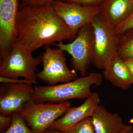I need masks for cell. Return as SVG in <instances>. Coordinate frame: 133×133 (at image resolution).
Listing matches in <instances>:
<instances>
[{
  "label": "cell",
  "instance_id": "cell-1",
  "mask_svg": "<svg viewBox=\"0 0 133 133\" xmlns=\"http://www.w3.org/2000/svg\"><path fill=\"white\" fill-rule=\"evenodd\" d=\"M15 36L16 40L32 52L75 36L51 4L22 7L17 19Z\"/></svg>",
  "mask_w": 133,
  "mask_h": 133
},
{
  "label": "cell",
  "instance_id": "cell-2",
  "mask_svg": "<svg viewBox=\"0 0 133 133\" xmlns=\"http://www.w3.org/2000/svg\"><path fill=\"white\" fill-rule=\"evenodd\" d=\"M103 76L92 72L74 80L57 85L36 86L34 87L32 98L38 102L60 103L72 99L87 98L92 92L91 87L98 86Z\"/></svg>",
  "mask_w": 133,
  "mask_h": 133
},
{
  "label": "cell",
  "instance_id": "cell-3",
  "mask_svg": "<svg viewBox=\"0 0 133 133\" xmlns=\"http://www.w3.org/2000/svg\"><path fill=\"white\" fill-rule=\"evenodd\" d=\"M32 52L16 40L9 53L1 59L0 76L6 77H22L37 82L36 69L42 63L41 57L35 58Z\"/></svg>",
  "mask_w": 133,
  "mask_h": 133
},
{
  "label": "cell",
  "instance_id": "cell-4",
  "mask_svg": "<svg viewBox=\"0 0 133 133\" xmlns=\"http://www.w3.org/2000/svg\"><path fill=\"white\" fill-rule=\"evenodd\" d=\"M69 102L56 104L38 102L32 99L18 112L34 133H42L50 128L70 108Z\"/></svg>",
  "mask_w": 133,
  "mask_h": 133
},
{
  "label": "cell",
  "instance_id": "cell-5",
  "mask_svg": "<svg viewBox=\"0 0 133 133\" xmlns=\"http://www.w3.org/2000/svg\"><path fill=\"white\" fill-rule=\"evenodd\" d=\"M77 35L71 43L60 42L54 44L71 55L73 70L85 76L91 63L93 50L94 31L91 22L82 27Z\"/></svg>",
  "mask_w": 133,
  "mask_h": 133
},
{
  "label": "cell",
  "instance_id": "cell-6",
  "mask_svg": "<svg viewBox=\"0 0 133 133\" xmlns=\"http://www.w3.org/2000/svg\"><path fill=\"white\" fill-rule=\"evenodd\" d=\"M65 52L59 48L46 46L41 56L43 70L36 74L37 78L50 85L67 83L77 78V72L70 70L66 64Z\"/></svg>",
  "mask_w": 133,
  "mask_h": 133
},
{
  "label": "cell",
  "instance_id": "cell-7",
  "mask_svg": "<svg viewBox=\"0 0 133 133\" xmlns=\"http://www.w3.org/2000/svg\"><path fill=\"white\" fill-rule=\"evenodd\" d=\"M94 31L93 50L91 63L103 70L108 59L116 51L118 35L99 13L91 22Z\"/></svg>",
  "mask_w": 133,
  "mask_h": 133
},
{
  "label": "cell",
  "instance_id": "cell-8",
  "mask_svg": "<svg viewBox=\"0 0 133 133\" xmlns=\"http://www.w3.org/2000/svg\"><path fill=\"white\" fill-rule=\"evenodd\" d=\"M51 4L75 35L99 13L98 6H84L62 0L55 1Z\"/></svg>",
  "mask_w": 133,
  "mask_h": 133
},
{
  "label": "cell",
  "instance_id": "cell-9",
  "mask_svg": "<svg viewBox=\"0 0 133 133\" xmlns=\"http://www.w3.org/2000/svg\"><path fill=\"white\" fill-rule=\"evenodd\" d=\"M20 0H0L1 59L8 55L16 41L15 28Z\"/></svg>",
  "mask_w": 133,
  "mask_h": 133
},
{
  "label": "cell",
  "instance_id": "cell-10",
  "mask_svg": "<svg viewBox=\"0 0 133 133\" xmlns=\"http://www.w3.org/2000/svg\"><path fill=\"white\" fill-rule=\"evenodd\" d=\"M31 84H3L1 86V114L10 115L19 112L32 99L34 88Z\"/></svg>",
  "mask_w": 133,
  "mask_h": 133
},
{
  "label": "cell",
  "instance_id": "cell-11",
  "mask_svg": "<svg viewBox=\"0 0 133 133\" xmlns=\"http://www.w3.org/2000/svg\"><path fill=\"white\" fill-rule=\"evenodd\" d=\"M100 101L99 94L97 92H92L81 105L77 107L70 108L49 129L57 131H64L85 119L91 117L99 105Z\"/></svg>",
  "mask_w": 133,
  "mask_h": 133
},
{
  "label": "cell",
  "instance_id": "cell-12",
  "mask_svg": "<svg viewBox=\"0 0 133 133\" xmlns=\"http://www.w3.org/2000/svg\"><path fill=\"white\" fill-rule=\"evenodd\" d=\"M102 70L104 78L114 86L125 90L133 84L125 61L119 56L116 51L108 59Z\"/></svg>",
  "mask_w": 133,
  "mask_h": 133
},
{
  "label": "cell",
  "instance_id": "cell-13",
  "mask_svg": "<svg viewBox=\"0 0 133 133\" xmlns=\"http://www.w3.org/2000/svg\"><path fill=\"white\" fill-rule=\"evenodd\" d=\"M99 14L114 30L133 10L131 0H104L98 6Z\"/></svg>",
  "mask_w": 133,
  "mask_h": 133
},
{
  "label": "cell",
  "instance_id": "cell-14",
  "mask_svg": "<svg viewBox=\"0 0 133 133\" xmlns=\"http://www.w3.org/2000/svg\"><path fill=\"white\" fill-rule=\"evenodd\" d=\"M91 118L95 133H122L127 125L118 113L110 112L101 105Z\"/></svg>",
  "mask_w": 133,
  "mask_h": 133
},
{
  "label": "cell",
  "instance_id": "cell-15",
  "mask_svg": "<svg viewBox=\"0 0 133 133\" xmlns=\"http://www.w3.org/2000/svg\"><path fill=\"white\" fill-rule=\"evenodd\" d=\"M116 52L123 60L133 59V28L118 35Z\"/></svg>",
  "mask_w": 133,
  "mask_h": 133
},
{
  "label": "cell",
  "instance_id": "cell-16",
  "mask_svg": "<svg viewBox=\"0 0 133 133\" xmlns=\"http://www.w3.org/2000/svg\"><path fill=\"white\" fill-rule=\"evenodd\" d=\"M12 115L11 125L3 133H34L29 128L26 122L18 113H15Z\"/></svg>",
  "mask_w": 133,
  "mask_h": 133
},
{
  "label": "cell",
  "instance_id": "cell-17",
  "mask_svg": "<svg viewBox=\"0 0 133 133\" xmlns=\"http://www.w3.org/2000/svg\"><path fill=\"white\" fill-rule=\"evenodd\" d=\"M61 131L62 133H95L91 117L85 119L66 130Z\"/></svg>",
  "mask_w": 133,
  "mask_h": 133
},
{
  "label": "cell",
  "instance_id": "cell-18",
  "mask_svg": "<svg viewBox=\"0 0 133 133\" xmlns=\"http://www.w3.org/2000/svg\"><path fill=\"white\" fill-rule=\"evenodd\" d=\"M133 28V10L127 18L115 29L116 35L122 34Z\"/></svg>",
  "mask_w": 133,
  "mask_h": 133
},
{
  "label": "cell",
  "instance_id": "cell-19",
  "mask_svg": "<svg viewBox=\"0 0 133 133\" xmlns=\"http://www.w3.org/2000/svg\"><path fill=\"white\" fill-rule=\"evenodd\" d=\"M12 122V115H0V133H3L8 130Z\"/></svg>",
  "mask_w": 133,
  "mask_h": 133
},
{
  "label": "cell",
  "instance_id": "cell-20",
  "mask_svg": "<svg viewBox=\"0 0 133 133\" xmlns=\"http://www.w3.org/2000/svg\"><path fill=\"white\" fill-rule=\"evenodd\" d=\"M57 0H20L22 7L28 6H42L51 4ZM64 1V0H62Z\"/></svg>",
  "mask_w": 133,
  "mask_h": 133
},
{
  "label": "cell",
  "instance_id": "cell-21",
  "mask_svg": "<svg viewBox=\"0 0 133 133\" xmlns=\"http://www.w3.org/2000/svg\"><path fill=\"white\" fill-rule=\"evenodd\" d=\"M1 83L3 84H34L32 81L28 79L23 78V79H19V78H13L6 77L0 76Z\"/></svg>",
  "mask_w": 133,
  "mask_h": 133
},
{
  "label": "cell",
  "instance_id": "cell-22",
  "mask_svg": "<svg viewBox=\"0 0 133 133\" xmlns=\"http://www.w3.org/2000/svg\"><path fill=\"white\" fill-rule=\"evenodd\" d=\"M104 0H64V1L87 6H99Z\"/></svg>",
  "mask_w": 133,
  "mask_h": 133
},
{
  "label": "cell",
  "instance_id": "cell-23",
  "mask_svg": "<svg viewBox=\"0 0 133 133\" xmlns=\"http://www.w3.org/2000/svg\"><path fill=\"white\" fill-rule=\"evenodd\" d=\"M124 61L128 68L133 80V59H128Z\"/></svg>",
  "mask_w": 133,
  "mask_h": 133
},
{
  "label": "cell",
  "instance_id": "cell-24",
  "mask_svg": "<svg viewBox=\"0 0 133 133\" xmlns=\"http://www.w3.org/2000/svg\"><path fill=\"white\" fill-rule=\"evenodd\" d=\"M132 126L127 125L126 128L122 133H132Z\"/></svg>",
  "mask_w": 133,
  "mask_h": 133
},
{
  "label": "cell",
  "instance_id": "cell-25",
  "mask_svg": "<svg viewBox=\"0 0 133 133\" xmlns=\"http://www.w3.org/2000/svg\"><path fill=\"white\" fill-rule=\"evenodd\" d=\"M42 133H62V131H57V130H52V129H48L45 132Z\"/></svg>",
  "mask_w": 133,
  "mask_h": 133
},
{
  "label": "cell",
  "instance_id": "cell-26",
  "mask_svg": "<svg viewBox=\"0 0 133 133\" xmlns=\"http://www.w3.org/2000/svg\"><path fill=\"white\" fill-rule=\"evenodd\" d=\"M133 133V126H132V133Z\"/></svg>",
  "mask_w": 133,
  "mask_h": 133
},
{
  "label": "cell",
  "instance_id": "cell-27",
  "mask_svg": "<svg viewBox=\"0 0 133 133\" xmlns=\"http://www.w3.org/2000/svg\"><path fill=\"white\" fill-rule=\"evenodd\" d=\"M131 1H132V2H133V0H131Z\"/></svg>",
  "mask_w": 133,
  "mask_h": 133
}]
</instances>
